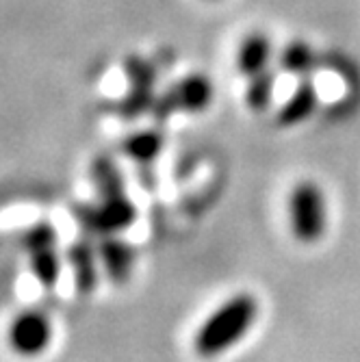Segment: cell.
Returning <instances> with one entry per match:
<instances>
[{
	"label": "cell",
	"instance_id": "obj_4",
	"mask_svg": "<svg viewBox=\"0 0 360 362\" xmlns=\"http://www.w3.org/2000/svg\"><path fill=\"white\" fill-rule=\"evenodd\" d=\"M22 247L28 252L30 272L46 288L57 286L61 276V256L57 252V233L50 221H37L22 235Z\"/></svg>",
	"mask_w": 360,
	"mask_h": 362
},
{
	"label": "cell",
	"instance_id": "obj_12",
	"mask_svg": "<svg viewBox=\"0 0 360 362\" xmlns=\"http://www.w3.org/2000/svg\"><path fill=\"white\" fill-rule=\"evenodd\" d=\"M280 63L286 72L306 76L315 65V52L310 50V46L306 42H293L284 48Z\"/></svg>",
	"mask_w": 360,
	"mask_h": 362
},
{
	"label": "cell",
	"instance_id": "obj_6",
	"mask_svg": "<svg viewBox=\"0 0 360 362\" xmlns=\"http://www.w3.org/2000/svg\"><path fill=\"white\" fill-rule=\"evenodd\" d=\"M213 100V85L204 74H191L182 78L178 85H174L166 98L161 100V113L168 115L174 111L182 113H200L209 109Z\"/></svg>",
	"mask_w": 360,
	"mask_h": 362
},
{
	"label": "cell",
	"instance_id": "obj_2",
	"mask_svg": "<svg viewBox=\"0 0 360 362\" xmlns=\"http://www.w3.org/2000/svg\"><path fill=\"white\" fill-rule=\"evenodd\" d=\"M289 228L300 243H317L328 230V202L313 180H300L289 193Z\"/></svg>",
	"mask_w": 360,
	"mask_h": 362
},
{
	"label": "cell",
	"instance_id": "obj_1",
	"mask_svg": "<svg viewBox=\"0 0 360 362\" xmlns=\"http://www.w3.org/2000/svg\"><path fill=\"white\" fill-rule=\"evenodd\" d=\"M258 319V302L252 293H235L223 300L195 330L193 351L200 358H217L248 337Z\"/></svg>",
	"mask_w": 360,
	"mask_h": 362
},
{
	"label": "cell",
	"instance_id": "obj_8",
	"mask_svg": "<svg viewBox=\"0 0 360 362\" xmlns=\"http://www.w3.org/2000/svg\"><path fill=\"white\" fill-rule=\"evenodd\" d=\"M68 262L72 267L74 286L81 295H89L98 286V267H100V258H98V247H93L91 241L81 239L70 245L68 250Z\"/></svg>",
	"mask_w": 360,
	"mask_h": 362
},
{
	"label": "cell",
	"instance_id": "obj_11",
	"mask_svg": "<svg viewBox=\"0 0 360 362\" xmlns=\"http://www.w3.org/2000/svg\"><path fill=\"white\" fill-rule=\"evenodd\" d=\"M276 76L272 70H265L250 78L248 91H245V103L252 111H265L274 98Z\"/></svg>",
	"mask_w": 360,
	"mask_h": 362
},
{
	"label": "cell",
	"instance_id": "obj_7",
	"mask_svg": "<svg viewBox=\"0 0 360 362\" xmlns=\"http://www.w3.org/2000/svg\"><path fill=\"white\" fill-rule=\"evenodd\" d=\"M98 258L100 267L109 276L113 284H126L135 267V250L130 243L122 241L117 235L103 237L98 245Z\"/></svg>",
	"mask_w": 360,
	"mask_h": 362
},
{
	"label": "cell",
	"instance_id": "obj_9",
	"mask_svg": "<svg viewBox=\"0 0 360 362\" xmlns=\"http://www.w3.org/2000/svg\"><path fill=\"white\" fill-rule=\"evenodd\" d=\"M272 61V40L260 30H252L243 37L237 50V68L243 76L252 78L260 72L269 70Z\"/></svg>",
	"mask_w": 360,
	"mask_h": 362
},
{
	"label": "cell",
	"instance_id": "obj_3",
	"mask_svg": "<svg viewBox=\"0 0 360 362\" xmlns=\"http://www.w3.org/2000/svg\"><path fill=\"white\" fill-rule=\"evenodd\" d=\"M72 215L89 235L103 239V237L120 235L122 230L133 226V221L137 219V209L126 197V193H122V195L100 197L98 204L76 206Z\"/></svg>",
	"mask_w": 360,
	"mask_h": 362
},
{
	"label": "cell",
	"instance_id": "obj_14",
	"mask_svg": "<svg viewBox=\"0 0 360 362\" xmlns=\"http://www.w3.org/2000/svg\"><path fill=\"white\" fill-rule=\"evenodd\" d=\"M163 148V137L152 133V130H146V133H137L130 137L126 144H124V150L133 156L135 160H152Z\"/></svg>",
	"mask_w": 360,
	"mask_h": 362
},
{
	"label": "cell",
	"instance_id": "obj_13",
	"mask_svg": "<svg viewBox=\"0 0 360 362\" xmlns=\"http://www.w3.org/2000/svg\"><path fill=\"white\" fill-rule=\"evenodd\" d=\"M93 180L100 191V197L109 195H122L124 193V180L120 176V170L111 160H98L93 165Z\"/></svg>",
	"mask_w": 360,
	"mask_h": 362
},
{
	"label": "cell",
	"instance_id": "obj_5",
	"mask_svg": "<svg viewBox=\"0 0 360 362\" xmlns=\"http://www.w3.org/2000/svg\"><path fill=\"white\" fill-rule=\"evenodd\" d=\"M52 341V323L40 310H22L13 317L7 330V343L13 354L35 358L46 351Z\"/></svg>",
	"mask_w": 360,
	"mask_h": 362
},
{
	"label": "cell",
	"instance_id": "obj_10",
	"mask_svg": "<svg viewBox=\"0 0 360 362\" xmlns=\"http://www.w3.org/2000/svg\"><path fill=\"white\" fill-rule=\"evenodd\" d=\"M317 105H319L317 89L313 87V83L308 78H304L298 85V89L291 93L289 100L282 105V109L278 111V124L280 126H298L315 113Z\"/></svg>",
	"mask_w": 360,
	"mask_h": 362
}]
</instances>
